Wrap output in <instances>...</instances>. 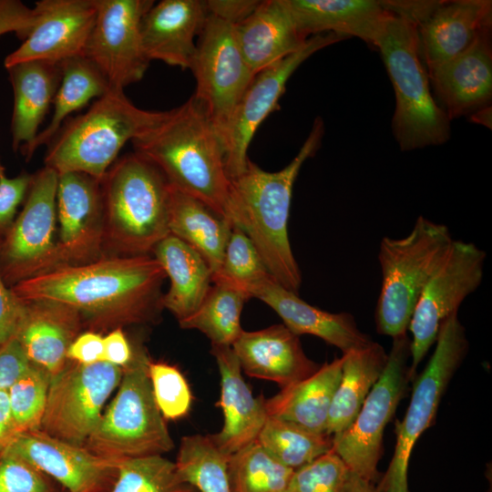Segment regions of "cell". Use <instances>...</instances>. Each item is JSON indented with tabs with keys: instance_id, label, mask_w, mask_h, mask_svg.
<instances>
[{
	"instance_id": "1",
	"label": "cell",
	"mask_w": 492,
	"mask_h": 492,
	"mask_svg": "<svg viewBox=\"0 0 492 492\" xmlns=\"http://www.w3.org/2000/svg\"><path fill=\"white\" fill-rule=\"evenodd\" d=\"M167 278L151 255L112 256L63 266L11 287L22 301L59 302L76 309L85 330L99 333L158 322Z\"/></svg>"
},
{
	"instance_id": "2",
	"label": "cell",
	"mask_w": 492,
	"mask_h": 492,
	"mask_svg": "<svg viewBox=\"0 0 492 492\" xmlns=\"http://www.w3.org/2000/svg\"><path fill=\"white\" fill-rule=\"evenodd\" d=\"M131 142L135 152L153 163L171 187L230 220L231 180L223 146L193 97Z\"/></svg>"
},
{
	"instance_id": "3",
	"label": "cell",
	"mask_w": 492,
	"mask_h": 492,
	"mask_svg": "<svg viewBox=\"0 0 492 492\" xmlns=\"http://www.w3.org/2000/svg\"><path fill=\"white\" fill-rule=\"evenodd\" d=\"M323 130V120L316 118L299 152L282 169L266 171L249 159L231 179L230 221L248 235L271 276L297 294L302 272L288 235L292 189L302 164L319 149Z\"/></svg>"
},
{
	"instance_id": "4",
	"label": "cell",
	"mask_w": 492,
	"mask_h": 492,
	"mask_svg": "<svg viewBox=\"0 0 492 492\" xmlns=\"http://www.w3.org/2000/svg\"><path fill=\"white\" fill-rule=\"evenodd\" d=\"M105 255H151L169 234L171 186L149 160L133 152L118 159L101 180Z\"/></svg>"
},
{
	"instance_id": "5",
	"label": "cell",
	"mask_w": 492,
	"mask_h": 492,
	"mask_svg": "<svg viewBox=\"0 0 492 492\" xmlns=\"http://www.w3.org/2000/svg\"><path fill=\"white\" fill-rule=\"evenodd\" d=\"M168 111L138 108L121 89H109L84 113L66 120L47 144L45 166L57 174L81 172L102 180L128 141L142 136Z\"/></svg>"
},
{
	"instance_id": "6",
	"label": "cell",
	"mask_w": 492,
	"mask_h": 492,
	"mask_svg": "<svg viewBox=\"0 0 492 492\" xmlns=\"http://www.w3.org/2000/svg\"><path fill=\"white\" fill-rule=\"evenodd\" d=\"M374 46L391 79L395 109L393 133L404 151L436 146L450 138V118L436 102L423 63L415 25L391 13Z\"/></svg>"
},
{
	"instance_id": "7",
	"label": "cell",
	"mask_w": 492,
	"mask_h": 492,
	"mask_svg": "<svg viewBox=\"0 0 492 492\" xmlns=\"http://www.w3.org/2000/svg\"><path fill=\"white\" fill-rule=\"evenodd\" d=\"M453 241L447 226L423 216L406 236L381 240L382 283L375 308L379 333L392 338L407 333L417 300Z\"/></svg>"
},
{
	"instance_id": "8",
	"label": "cell",
	"mask_w": 492,
	"mask_h": 492,
	"mask_svg": "<svg viewBox=\"0 0 492 492\" xmlns=\"http://www.w3.org/2000/svg\"><path fill=\"white\" fill-rule=\"evenodd\" d=\"M149 360L144 346L134 344L114 398L84 444L87 449L117 462L172 450L174 442L153 396Z\"/></svg>"
},
{
	"instance_id": "9",
	"label": "cell",
	"mask_w": 492,
	"mask_h": 492,
	"mask_svg": "<svg viewBox=\"0 0 492 492\" xmlns=\"http://www.w3.org/2000/svg\"><path fill=\"white\" fill-rule=\"evenodd\" d=\"M436 345L424 371L414 378L411 400L402 422L396 425V445L389 467L379 480L381 489L408 486L407 471L413 447L435 421L441 398L468 350L458 313L441 325Z\"/></svg>"
},
{
	"instance_id": "10",
	"label": "cell",
	"mask_w": 492,
	"mask_h": 492,
	"mask_svg": "<svg viewBox=\"0 0 492 492\" xmlns=\"http://www.w3.org/2000/svg\"><path fill=\"white\" fill-rule=\"evenodd\" d=\"M58 174L44 166L32 174L23 209L0 245V272L8 287L58 267Z\"/></svg>"
},
{
	"instance_id": "11",
	"label": "cell",
	"mask_w": 492,
	"mask_h": 492,
	"mask_svg": "<svg viewBox=\"0 0 492 492\" xmlns=\"http://www.w3.org/2000/svg\"><path fill=\"white\" fill-rule=\"evenodd\" d=\"M407 333L393 338L385 368L364 399L353 423L333 436L332 449L357 477L377 482L383 435L404 397L411 356Z\"/></svg>"
},
{
	"instance_id": "12",
	"label": "cell",
	"mask_w": 492,
	"mask_h": 492,
	"mask_svg": "<svg viewBox=\"0 0 492 492\" xmlns=\"http://www.w3.org/2000/svg\"><path fill=\"white\" fill-rule=\"evenodd\" d=\"M190 70L196 79L193 97L223 146L235 108L254 77L240 50L234 26L208 15Z\"/></svg>"
},
{
	"instance_id": "13",
	"label": "cell",
	"mask_w": 492,
	"mask_h": 492,
	"mask_svg": "<svg viewBox=\"0 0 492 492\" xmlns=\"http://www.w3.org/2000/svg\"><path fill=\"white\" fill-rule=\"evenodd\" d=\"M123 368L108 362L81 364L69 361L51 379L39 429L70 444L84 446L104 406L118 387Z\"/></svg>"
},
{
	"instance_id": "14",
	"label": "cell",
	"mask_w": 492,
	"mask_h": 492,
	"mask_svg": "<svg viewBox=\"0 0 492 492\" xmlns=\"http://www.w3.org/2000/svg\"><path fill=\"white\" fill-rule=\"evenodd\" d=\"M487 254L473 242L454 240L444 261L422 291L415 307L408 330L411 364L409 380L436 343L443 323L482 283Z\"/></svg>"
},
{
	"instance_id": "15",
	"label": "cell",
	"mask_w": 492,
	"mask_h": 492,
	"mask_svg": "<svg viewBox=\"0 0 492 492\" xmlns=\"http://www.w3.org/2000/svg\"><path fill=\"white\" fill-rule=\"evenodd\" d=\"M151 0H97L96 20L83 56L103 74L110 89L140 81L150 63L141 42L140 22Z\"/></svg>"
},
{
	"instance_id": "16",
	"label": "cell",
	"mask_w": 492,
	"mask_h": 492,
	"mask_svg": "<svg viewBox=\"0 0 492 492\" xmlns=\"http://www.w3.org/2000/svg\"><path fill=\"white\" fill-rule=\"evenodd\" d=\"M347 38L334 33L313 36L301 49L254 75L235 108L223 142L225 167L231 179L245 169L249 145L261 123L277 108L294 71L315 52Z\"/></svg>"
},
{
	"instance_id": "17",
	"label": "cell",
	"mask_w": 492,
	"mask_h": 492,
	"mask_svg": "<svg viewBox=\"0 0 492 492\" xmlns=\"http://www.w3.org/2000/svg\"><path fill=\"white\" fill-rule=\"evenodd\" d=\"M58 267L106 256L101 181L81 172L58 175L56 190Z\"/></svg>"
},
{
	"instance_id": "18",
	"label": "cell",
	"mask_w": 492,
	"mask_h": 492,
	"mask_svg": "<svg viewBox=\"0 0 492 492\" xmlns=\"http://www.w3.org/2000/svg\"><path fill=\"white\" fill-rule=\"evenodd\" d=\"M7 449L48 476L66 492H109L120 463L40 429L19 433Z\"/></svg>"
},
{
	"instance_id": "19",
	"label": "cell",
	"mask_w": 492,
	"mask_h": 492,
	"mask_svg": "<svg viewBox=\"0 0 492 492\" xmlns=\"http://www.w3.org/2000/svg\"><path fill=\"white\" fill-rule=\"evenodd\" d=\"M36 22L23 43L4 61L15 64L43 60L62 63L83 56L97 15V0H41Z\"/></svg>"
},
{
	"instance_id": "20",
	"label": "cell",
	"mask_w": 492,
	"mask_h": 492,
	"mask_svg": "<svg viewBox=\"0 0 492 492\" xmlns=\"http://www.w3.org/2000/svg\"><path fill=\"white\" fill-rule=\"evenodd\" d=\"M492 2L487 0L434 1L415 25L419 50L426 70L466 50L491 28Z\"/></svg>"
},
{
	"instance_id": "21",
	"label": "cell",
	"mask_w": 492,
	"mask_h": 492,
	"mask_svg": "<svg viewBox=\"0 0 492 492\" xmlns=\"http://www.w3.org/2000/svg\"><path fill=\"white\" fill-rule=\"evenodd\" d=\"M22 302L15 337L29 363L45 370L52 379L69 363L67 353L85 331L83 319L76 309L59 302Z\"/></svg>"
},
{
	"instance_id": "22",
	"label": "cell",
	"mask_w": 492,
	"mask_h": 492,
	"mask_svg": "<svg viewBox=\"0 0 492 492\" xmlns=\"http://www.w3.org/2000/svg\"><path fill=\"white\" fill-rule=\"evenodd\" d=\"M251 297L270 306L283 324L298 336L310 334L340 349L343 354L366 347L374 341L357 326L349 313L316 308L284 288L271 275L247 288Z\"/></svg>"
},
{
	"instance_id": "23",
	"label": "cell",
	"mask_w": 492,
	"mask_h": 492,
	"mask_svg": "<svg viewBox=\"0 0 492 492\" xmlns=\"http://www.w3.org/2000/svg\"><path fill=\"white\" fill-rule=\"evenodd\" d=\"M491 28L454 58L427 71L450 120L488 106L492 97Z\"/></svg>"
},
{
	"instance_id": "24",
	"label": "cell",
	"mask_w": 492,
	"mask_h": 492,
	"mask_svg": "<svg viewBox=\"0 0 492 492\" xmlns=\"http://www.w3.org/2000/svg\"><path fill=\"white\" fill-rule=\"evenodd\" d=\"M205 1L162 0L144 14L140 36L151 60L190 69L199 36L208 17Z\"/></svg>"
},
{
	"instance_id": "25",
	"label": "cell",
	"mask_w": 492,
	"mask_h": 492,
	"mask_svg": "<svg viewBox=\"0 0 492 492\" xmlns=\"http://www.w3.org/2000/svg\"><path fill=\"white\" fill-rule=\"evenodd\" d=\"M210 354L220 375V396L216 405L223 415L220 431L210 437L230 456L257 440L268 416L265 399L253 396L231 346L211 344Z\"/></svg>"
},
{
	"instance_id": "26",
	"label": "cell",
	"mask_w": 492,
	"mask_h": 492,
	"mask_svg": "<svg viewBox=\"0 0 492 492\" xmlns=\"http://www.w3.org/2000/svg\"><path fill=\"white\" fill-rule=\"evenodd\" d=\"M231 348L241 371L277 383L282 388L311 376L320 367L307 357L299 336L284 324L242 331Z\"/></svg>"
},
{
	"instance_id": "27",
	"label": "cell",
	"mask_w": 492,
	"mask_h": 492,
	"mask_svg": "<svg viewBox=\"0 0 492 492\" xmlns=\"http://www.w3.org/2000/svg\"><path fill=\"white\" fill-rule=\"evenodd\" d=\"M298 31L309 35L334 33L355 36L374 46L386 18V1L283 0Z\"/></svg>"
},
{
	"instance_id": "28",
	"label": "cell",
	"mask_w": 492,
	"mask_h": 492,
	"mask_svg": "<svg viewBox=\"0 0 492 492\" xmlns=\"http://www.w3.org/2000/svg\"><path fill=\"white\" fill-rule=\"evenodd\" d=\"M240 50L255 75L301 49L306 43L283 0L261 1L241 23L234 26Z\"/></svg>"
},
{
	"instance_id": "29",
	"label": "cell",
	"mask_w": 492,
	"mask_h": 492,
	"mask_svg": "<svg viewBox=\"0 0 492 492\" xmlns=\"http://www.w3.org/2000/svg\"><path fill=\"white\" fill-rule=\"evenodd\" d=\"M14 90L12 148L20 152L35 140L62 77L61 63L31 60L6 67Z\"/></svg>"
},
{
	"instance_id": "30",
	"label": "cell",
	"mask_w": 492,
	"mask_h": 492,
	"mask_svg": "<svg viewBox=\"0 0 492 492\" xmlns=\"http://www.w3.org/2000/svg\"><path fill=\"white\" fill-rule=\"evenodd\" d=\"M169 279L162 305L179 323L193 314L207 295L212 273L204 259L183 241L169 234L152 250Z\"/></svg>"
},
{
	"instance_id": "31",
	"label": "cell",
	"mask_w": 492,
	"mask_h": 492,
	"mask_svg": "<svg viewBox=\"0 0 492 492\" xmlns=\"http://www.w3.org/2000/svg\"><path fill=\"white\" fill-rule=\"evenodd\" d=\"M343 356L325 363L311 376L282 387L265 399L267 415L316 434H326L329 410L342 374Z\"/></svg>"
},
{
	"instance_id": "32",
	"label": "cell",
	"mask_w": 492,
	"mask_h": 492,
	"mask_svg": "<svg viewBox=\"0 0 492 492\" xmlns=\"http://www.w3.org/2000/svg\"><path fill=\"white\" fill-rule=\"evenodd\" d=\"M232 225L200 200L171 187L169 234L186 242L204 259L212 278L221 269Z\"/></svg>"
},
{
	"instance_id": "33",
	"label": "cell",
	"mask_w": 492,
	"mask_h": 492,
	"mask_svg": "<svg viewBox=\"0 0 492 492\" xmlns=\"http://www.w3.org/2000/svg\"><path fill=\"white\" fill-rule=\"evenodd\" d=\"M387 359L388 354L375 342L343 354L341 379L329 410L326 435L334 436L353 423L370 390L382 375Z\"/></svg>"
},
{
	"instance_id": "34",
	"label": "cell",
	"mask_w": 492,
	"mask_h": 492,
	"mask_svg": "<svg viewBox=\"0 0 492 492\" xmlns=\"http://www.w3.org/2000/svg\"><path fill=\"white\" fill-rule=\"evenodd\" d=\"M62 77L53 100L54 111L47 126L21 151L29 160L36 150L47 145L59 131L67 118L93 98L105 95L110 87L99 69L86 56H78L61 63Z\"/></svg>"
},
{
	"instance_id": "35",
	"label": "cell",
	"mask_w": 492,
	"mask_h": 492,
	"mask_svg": "<svg viewBox=\"0 0 492 492\" xmlns=\"http://www.w3.org/2000/svg\"><path fill=\"white\" fill-rule=\"evenodd\" d=\"M249 298L243 289L224 280H214L197 311L179 324L183 329L201 332L211 344L231 346L243 331L241 314Z\"/></svg>"
},
{
	"instance_id": "36",
	"label": "cell",
	"mask_w": 492,
	"mask_h": 492,
	"mask_svg": "<svg viewBox=\"0 0 492 492\" xmlns=\"http://www.w3.org/2000/svg\"><path fill=\"white\" fill-rule=\"evenodd\" d=\"M257 441L276 459L296 470L332 449L333 436L267 416Z\"/></svg>"
},
{
	"instance_id": "37",
	"label": "cell",
	"mask_w": 492,
	"mask_h": 492,
	"mask_svg": "<svg viewBox=\"0 0 492 492\" xmlns=\"http://www.w3.org/2000/svg\"><path fill=\"white\" fill-rule=\"evenodd\" d=\"M293 471L257 440L228 457L231 492H285Z\"/></svg>"
},
{
	"instance_id": "38",
	"label": "cell",
	"mask_w": 492,
	"mask_h": 492,
	"mask_svg": "<svg viewBox=\"0 0 492 492\" xmlns=\"http://www.w3.org/2000/svg\"><path fill=\"white\" fill-rule=\"evenodd\" d=\"M228 457L210 436L193 435L181 439L175 464L199 492H231Z\"/></svg>"
},
{
	"instance_id": "39",
	"label": "cell",
	"mask_w": 492,
	"mask_h": 492,
	"mask_svg": "<svg viewBox=\"0 0 492 492\" xmlns=\"http://www.w3.org/2000/svg\"><path fill=\"white\" fill-rule=\"evenodd\" d=\"M109 492H199L180 475L175 462L163 456L121 461Z\"/></svg>"
},
{
	"instance_id": "40",
	"label": "cell",
	"mask_w": 492,
	"mask_h": 492,
	"mask_svg": "<svg viewBox=\"0 0 492 492\" xmlns=\"http://www.w3.org/2000/svg\"><path fill=\"white\" fill-rule=\"evenodd\" d=\"M50 381L45 370L30 363L7 389L11 414L18 434L39 429Z\"/></svg>"
},
{
	"instance_id": "41",
	"label": "cell",
	"mask_w": 492,
	"mask_h": 492,
	"mask_svg": "<svg viewBox=\"0 0 492 492\" xmlns=\"http://www.w3.org/2000/svg\"><path fill=\"white\" fill-rule=\"evenodd\" d=\"M269 275L271 274L251 239L239 226L232 225L221 269L212 281H227L247 292L248 287Z\"/></svg>"
},
{
	"instance_id": "42",
	"label": "cell",
	"mask_w": 492,
	"mask_h": 492,
	"mask_svg": "<svg viewBox=\"0 0 492 492\" xmlns=\"http://www.w3.org/2000/svg\"><path fill=\"white\" fill-rule=\"evenodd\" d=\"M149 376L155 402L165 419L185 416L191 405L192 395L188 382L174 365L151 359Z\"/></svg>"
},
{
	"instance_id": "43",
	"label": "cell",
	"mask_w": 492,
	"mask_h": 492,
	"mask_svg": "<svg viewBox=\"0 0 492 492\" xmlns=\"http://www.w3.org/2000/svg\"><path fill=\"white\" fill-rule=\"evenodd\" d=\"M351 474L331 449L294 470L285 492H344Z\"/></svg>"
},
{
	"instance_id": "44",
	"label": "cell",
	"mask_w": 492,
	"mask_h": 492,
	"mask_svg": "<svg viewBox=\"0 0 492 492\" xmlns=\"http://www.w3.org/2000/svg\"><path fill=\"white\" fill-rule=\"evenodd\" d=\"M36 466L6 449L0 453V492H63Z\"/></svg>"
},
{
	"instance_id": "45",
	"label": "cell",
	"mask_w": 492,
	"mask_h": 492,
	"mask_svg": "<svg viewBox=\"0 0 492 492\" xmlns=\"http://www.w3.org/2000/svg\"><path fill=\"white\" fill-rule=\"evenodd\" d=\"M32 174L22 172L14 178L0 175V238H4L16 218L19 206L24 203Z\"/></svg>"
},
{
	"instance_id": "46",
	"label": "cell",
	"mask_w": 492,
	"mask_h": 492,
	"mask_svg": "<svg viewBox=\"0 0 492 492\" xmlns=\"http://www.w3.org/2000/svg\"><path fill=\"white\" fill-rule=\"evenodd\" d=\"M35 12L21 1L0 0V36L15 33L24 41L36 24Z\"/></svg>"
},
{
	"instance_id": "47",
	"label": "cell",
	"mask_w": 492,
	"mask_h": 492,
	"mask_svg": "<svg viewBox=\"0 0 492 492\" xmlns=\"http://www.w3.org/2000/svg\"><path fill=\"white\" fill-rule=\"evenodd\" d=\"M29 361L15 337L0 344V391H7L27 368Z\"/></svg>"
},
{
	"instance_id": "48",
	"label": "cell",
	"mask_w": 492,
	"mask_h": 492,
	"mask_svg": "<svg viewBox=\"0 0 492 492\" xmlns=\"http://www.w3.org/2000/svg\"><path fill=\"white\" fill-rule=\"evenodd\" d=\"M67 357L68 361L92 364L104 361V336L102 333L85 330L70 344Z\"/></svg>"
},
{
	"instance_id": "49",
	"label": "cell",
	"mask_w": 492,
	"mask_h": 492,
	"mask_svg": "<svg viewBox=\"0 0 492 492\" xmlns=\"http://www.w3.org/2000/svg\"><path fill=\"white\" fill-rule=\"evenodd\" d=\"M22 306L23 302L5 284L0 272V344L15 336Z\"/></svg>"
},
{
	"instance_id": "50",
	"label": "cell",
	"mask_w": 492,
	"mask_h": 492,
	"mask_svg": "<svg viewBox=\"0 0 492 492\" xmlns=\"http://www.w3.org/2000/svg\"><path fill=\"white\" fill-rule=\"evenodd\" d=\"M256 0H209L205 1L209 15L230 25L237 26L245 20L259 5Z\"/></svg>"
},
{
	"instance_id": "51",
	"label": "cell",
	"mask_w": 492,
	"mask_h": 492,
	"mask_svg": "<svg viewBox=\"0 0 492 492\" xmlns=\"http://www.w3.org/2000/svg\"><path fill=\"white\" fill-rule=\"evenodd\" d=\"M134 344L130 343L123 328L114 329L104 336V361L124 368L132 360Z\"/></svg>"
},
{
	"instance_id": "52",
	"label": "cell",
	"mask_w": 492,
	"mask_h": 492,
	"mask_svg": "<svg viewBox=\"0 0 492 492\" xmlns=\"http://www.w3.org/2000/svg\"><path fill=\"white\" fill-rule=\"evenodd\" d=\"M17 435L18 431L11 414L7 391H0V453L11 446Z\"/></svg>"
},
{
	"instance_id": "53",
	"label": "cell",
	"mask_w": 492,
	"mask_h": 492,
	"mask_svg": "<svg viewBox=\"0 0 492 492\" xmlns=\"http://www.w3.org/2000/svg\"><path fill=\"white\" fill-rule=\"evenodd\" d=\"M344 492H380L379 485L351 474Z\"/></svg>"
},
{
	"instance_id": "54",
	"label": "cell",
	"mask_w": 492,
	"mask_h": 492,
	"mask_svg": "<svg viewBox=\"0 0 492 492\" xmlns=\"http://www.w3.org/2000/svg\"><path fill=\"white\" fill-rule=\"evenodd\" d=\"M491 107L486 106L470 114V120L491 128Z\"/></svg>"
},
{
	"instance_id": "55",
	"label": "cell",
	"mask_w": 492,
	"mask_h": 492,
	"mask_svg": "<svg viewBox=\"0 0 492 492\" xmlns=\"http://www.w3.org/2000/svg\"><path fill=\"white\" fill-rule=\"evenodd\" d=\"M381 492H409L408 487H401V488H387L384 489Z\"/></svg>"
},
{
	"instance_id": "56",
	"label": "cell",
	"mask_w": 492,
	"mask_h": 492,
	"mask_svg": "<svg viewBox=\"0 0 492 492\" xmlns=\"http://www.w3.org/2000/svg\"><path fill=\"white\" fill-rule=\"evenodd\" d=\"M5 173V168L0 161V175Z\"/></svg>"
},
{
	"instance_id": "57",
	"label": "cell",
	"mask_w": 492,
	"mask_h": 492,
	"mask_svg": "<svg viewBox=\"0 0 492 492\" xmlns=\"http://www.w3.org/2000/svg\"><path fill=\"white\" fill-rule=\"evenodd\" d=\"M63 492H66L65 490H63Z\"/></svg>"
}]
</instances>
